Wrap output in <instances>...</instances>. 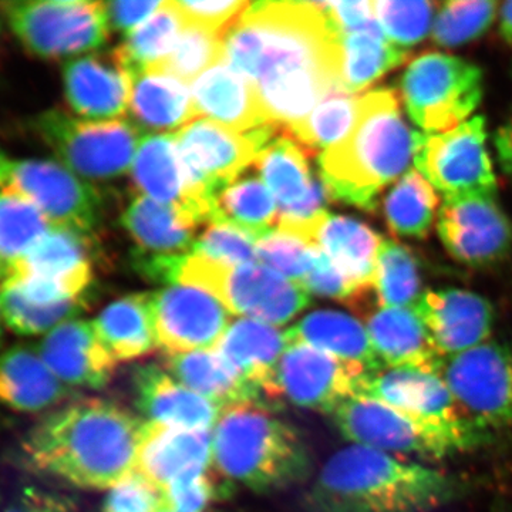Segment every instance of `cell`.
<instances>
[{
	"instance_id": "cell-34",
	"label": "cell",
	"mask_w": 512,
	"mask_h": 512,
	"mask_svg": "<svg viewBox=\"0 0 512 512\" xmlns=\"http://www.w3.org/2000/svg\"><path fill=\"white\" fill-rule=\"evenodd\" d=\"M130 110L137 127L148 130H181L198 119L187 84L163 70L134 77Z\"/></svg>"
},
{
	"instance_id": "cell-27",
	"label": "cell",
	"mask_w": 512,
	"mask_h": 512,
	"mask_svg": "<svg viewBox=\"0 0 512 512\" xmlns=\"http://www.w3.org/2000/svg\"><path fill=\"white\" fill-rule=\"evenodd\" d=\"M212 433L144 423L136 471L164 488L188 471L211 467Z\"/></svg>"
},
{
	"instance_id": "cell-3",
	"label": "cell",
	"mask_w": 512,
	"mask_h": 512,
	"mask_svg": "<svg viewBox=\"0 0 512 512\" xmlns=\"http://www.w3.org/2000/svg\"><path fill=\"white\" fill-rule=\"evenodd\" d=\"M464 490L454 474L352 444L323 464L306 505L309 512H429Z\"/></svg>"
},
{
	"instance_id": "cell-56",
	"label": "cell",
	"mask_w": 512,
	"mask_h": 512,
	"mask_svg": "<svg viewBox=\"0 0 512 512\" xmlns=\"http://www.w3.org/2000/svg\"><path fill=\"white\" fill-rule=\"evenodd\" d=\"M495 153L505 175L512 180V111L494 136Z\"/></svg>"
},
{
	"instance_id": "cell-25",
	"label": "cell",
	"mask_w": 512,
	"mask_h": 512,
	"mask_svg": "<svg viewBox=\"0 0 512 512\" xmlns=\"http://www.w3.org/2000/svg\"><path fill=\"white\" fill-rule=\"evenodd\" d=\"M197 117H207L237 133L269 126L254 84L227 63L215 64L192 84Z\"/></svg>"
},
{
	"instance_id": "cell-58",
	"label": "cell",
	"mask_w": 512,
	"mask_h": 512,
	"mask_svg": "<svg viewBox=\"0 0 512 512\" xmlns=\"http://www.w3.org/2000/svg\"><path fill=\"white\" fill-rule=\"evenodd\" d=\"M12 160L2 150H0V185L5 181L6 174H8L9 165Z\"/></svg>"
},
{
	"instance_id": "cell-42",
	"label": "cell",
	"mask_w": 512,
	"mask_h": 512,
	"mask_svg": "<svg viewBox=\"0 0 512 512\" xmlns=\"http://www.w3.org/2000/svg\"><path fill=\"white\" fill-rule=\"evenodd\" d=\"M357 101L359 97L353 94H330L305 120L286 131L308 153H325L348 137L355 124Z\"/></svg>"
},
{
	"instance_id": "cell-21",
	"label": "cell",
	"mask_w": 512,
	"mask_h": 512,
	"mask_svg": "<svg viewBox=\"0 0 512 512\" xmlns=\"http://www.w3.org/2000/svg\"><path fill=\"white\" fill-rule=\"evenodd\" d=\"M36 349L53 375L69 389H103L119 365L104 348L93 322L82 319L57 326Z\"/></svg>"
},
{
	"instance_id": "cell-18",
	"label": "cell",
	"mask_w": 512,
	"mask_h": 512,
	"mask_svg": "<svg viewBox=\"0 0 512 512\" xmlns=\"http://www.w3.org/2000/svg\"><path fill=\"white\" fill-rule=\"evenodd\" d=\"M362 367L322 350L291 343L278 366L281 400L301 409L332 414L346 400L359 394L365 377Z\"/></svg>"
},
{
	"instance_id": "cell-49",
	"label": "cell",
	"mask_w": 512,
	"mask_h": 512,
	"mask_svg": "<svg viewBox=\"0 0 512 512\" xmlns=\"http://www.w3.org/2000/svg\"><path fill=\"white\" fill-rule=\"evenodd\" d=\"M258 241L252 235L231 225L211 224L197 238L192 254L204 256L218 264L237 266L251 264L256 258Z\"/></svg>"
},
{
	"instance_id": "cell-14",
	"label": "cell",
	"mask_w": 512,
	"mask_h": 512,
	"mask_svg": "<svg viewBox=\"0 0 512 512\" xmlns=\"http://www.w3.org/2000/svg\"><path fill=\"white\" fill-rule=\"evenodd\" d=\"M86 239L70 229L53 228L28 254L5 269L3 284L42 305L84 298L92 285Z\"/></svg>"
},
{
	"instance_id": "cell-41",
	"label": "cell",
	"mask_w": 512,
	"mask_h": 512,
	"mask_svg": "<svg viewBox=\"0 0 512 512\" xmlns=\"http://www.w3.org/2000/svg\"><path fill=\"white\" fill-rule=\"evenodd\" d=\"M53 228L32 202L0 187V262L5 269L28 254Z\"/></svg>"
},
{
	"instance_id": "cell-61",
	"label": "cell",
	"mask_w": 512,
	"mask_h": 512,
	"mask_svg": "<svg viewBox=\"0 0 512 512\" xmlns=\"http://www.w3.org/2000/svg\"><path fill=\"white\" fill-rule=\"evenodd\" d=\"M0 512H2V505H0Z\"/></svg>"
},
{
	"instance_id": "cell-59",
	"label": "cell",
	"mask_w": 512,
	"mask_h": 512,
	"mask_svg": "<svg viewBox=\"0 0 512 512\" xmlns=\"http://www.w3.org/2000/svg\"><path fill=\"white\" fill-rule=\"evenodd\" d=\"M3 278H5V266L0 262V284H2Z\"/></svg>"
},
{
	"instance_id": "cell-13",
	"label": "cell",
	"mask_w": 512,
	"mask_h": 512,
	"mask_svg": "<svg viewBox=\"0 0 512 512\" xmlns=\"http://www.w3.org/2000/svg\"><path fill=\"white\" fill-rule=\"evenodd\" d=\"M441 376L464 419L476 429L512 427V352L488 342L447 357Z\"/></svg>"
},
{
	"instance_id": "cell-55",
	"label": "cell",
	"mask_w": 512,
	"mask_h": 512,
	"mask_svg": "<svg viewBox=\"0 0 512 512\" xmlns=\"http://www.w3.org/2000/svg\"><path fill=\"white\" fill-rule=\"evenodd\" d=\"M330 22L339 33L353 32L375 22L373 2H323Z\"/></svg>"
},
{
	"instance_id": "cell-8",
	"label": "cell",
	"mask_w": 512,
	"mask_h": 512,
	"mask_svg": "<svg viewBox=\"0 0 512 512\" xmlns=\"http://www.w3.org/2000/svg\"><path fill=\"white\" fill-rule=\"evenodd\" d=\"M16 39L45 60L77 59L109 39L106 3L89 0H18L0 5Z\"/></svg>"
},
{
	"instance_id": "cell-43",
	"label": "cell",
	"mask_w": 512,
	"mask_h": 512,
	"mask_svg": "<svg viewBox=\"0 0 512 512\" xmlns=\"http://www.w3.org/2000/svg\"><path fill=\"white\" fill-rule=\"evenodd\" d=\"M84 298L53 305L26 299L8 284H0V312L3 323L20 336L47 335L64 322L79 318L87 309Z\"/></svg>"
},
{
	"instance_id": "cell-40",
	"label": "cell",
	"mask_w": 512,
	"mask_h": 512,
	"mask_svg": "<svg viewBox=\"0 0 512 512\" xmlns=\"http://www.w3.org/2000/svg\"><path fill=\"white\" fill-rule=\"evenodd\" d=\"M373 293L379 308H413L423 295L416 258L400 242L383 239Z\"/></svg>"
},
{
	"instance_id": "cell-1",
	"label": "cell",
	"mask_w": 512,
	"mask_h": 512,
	"mask_svg": "<svg viewBox=\"0 0 512 512\" xmlns=\"http://www.w3.org/2000/svg\"><path fill=\"white\" fill-rule=\"evenodd\" d=\"M340 33L323 2H256L222 33L224 62L254 84L266 120L292 128L339 87Z\"/></svg>"
},
{
	"instance_id": "cell-6",
	"label": "cell",
	"mask_w": 512,
	"mask_h": 512,
	"mask_svg": "<svg viewBox=\"0 0 512 512\" xmlns=\"http://www.w3.org/2000/svg\"><path fill=\"white\" fill-rule=\"evenodd\" d=\"M177 282L217 298L228 312L272 326L285 325L311 302V293L266 265L228 266L188 255Z\"/></svg>"
},
{
	"instance_id": "cell-39",
	"label": "cell",
	"mask_w": 512,
	"mask_h": 512,
	"mask_svg": "<svg viewBox=\"0 0 512 512\" xmlns=\"http://www.w3.org/2000/svg\"><path fill=\"white\" fill-rule=\"evenodd\" d=\"M440 208L439 192L417 170L399 178L384 200L387 225L403 238H426Z\"/></svg>"
},
{
	"instance_id": "cell-10",
	"label": "cell",
	"mask_w": 512,
	"mask_h": 512,
	"mask_svg": "<svg viewBox=\"0 0 512 512\" xmlns=\"http://www.w3.org/2000/svg\"><path fill=\"white\" fill-rule=\"evenodd\" d=\"M340 434L356 446L389 454L443 458L481 443L480 431H450L420 423L387 404L355 396L332 413Z\"/></svg>"
},
{
	"instance_id": "cell-54",
	"label": "cell",
	"mask_w": 512,
	"mask_h": 512,
	"mask_svg": "<svg viewBox=\"0 0 512 512\" xmlns=\"http://www.w3.org/2000/svg\"><path fill=\"white\" fill-rule=\"evenodd\" d=\"M164 2H121L106 3L107 16L111 28L119 30L121 33L130 35L138 26L143 25L144 20L151 18L158 9L163 6Z\"/></svg>"
},
{
	"instance_id": "cell-11",
	"label": "cell",
	"mask_w": 512,
	"mask_h": 512,
	"mask_svg": "<svg viewBox=\"0 0 512 512\" xmlns=\"http://www.w3.org/2000/svg\"><path fill=\"white\" fill-rule=\"evenodd\" d=\"M33 127L57 160L86 181L126 174L140 140V128L126 121L77 119L60 110L39 114Z\"/></svg>"
},
{
	"instance_id": "cell-51",
	"label": "cell",
	"mask_w": 512,
	"mask_h": 512,
	"mask_svg": "<svg viewBox=\"0 0 512 512\" xmlns=\"http://www.w3.org/2000/svg\"><path fill=\"white\" fill-rule=\"evenodd\" d=\"M302 285L311 295L315 293V295L336 299L348 305H359L367 295H370L353 284L322 251L319 252L312 271L306 276Z\"/></svg>"
},
{
	"instance_id": "cell-4",
	"label": "cell",
	"mask_w": 512,
	"mask_h": 512,
	"mask_svg": "<svg viewBox=\"0 0 512 512\" xmlns=\"http://www.w3.org/2000/svg\"><path fill=\"white\" fill-rule=\"evenodd\" d=\"M416 137L393 90L360 96L348 137L319 156L320 178L329 197L375 210L384 188L410 171Z\"/></svg>"
},
{
	"instance_id": "cell-37",
	"label": "cell",
	"mask_w": 512,
	"mask_h": 512,
	"mask_svg": "<svg viewBox=\"0 0 512 512\" xmlns=\"http://www.w3.org/2000/svg\"><path fill=\"white\" fill-rule=\"evenodd\" d=\"M279 208L269 188L256 175L254 165L217 195L212 205V224L231 225L261 241L275 231Z\"/></svg>"
},
{
	"instance_id": "cell-30",
	"label": "cell",
	"mask_w": 512,
	"mask_h": 512,
	"mask_svg": "<svg viewBox=\"0 0 512 512\" xmlns=\"http://www.w3.org/2000/svg\"><path fill=\"white\" fill-rule=\"evenodd\" d=\"M163 367L178 382L222 410L235 404L264 403L258 390L217 349L167 356Z\"/></svg>"
},
{
	"instance_id": "cell-60",
	"label": "cell",
	"mask_w": 512,
	"mask_h": 512,
	"mask_svg": "<svg viewBox=\"0 0 512 512\" xmlns=\"http://www.w3.org/2000/svg\"><path fill=\"white\" fill-rule=\"evenodd\" d=\"M2 323H3V319H2V312H0V339H2Z\"/></svg>"
},
{
	"instance_id": "cell-33",
	"label": "cell",
	"mask_w": 512,
	"mask_h": 512,
	"mask_svg": "<svg viewBox=\"0 0 512 512\" xmlns=\"http://www.w3.org/2000/svg\"><path fill=\"white\" fill-rule=\"evenodd\" d=\"M313 244L363 292L373 293L377 258L383 239L352 218L330 215L320 224Z\"/></svg>"
},
{
	"instance_id": "cell-29",
	"label": "cell",
	"mask_w": 512,
	"mask_h": 512,
	"mask_svg": "<svg viewBox=\"0 0 512 512\" xmlns=\"http://www.w3.org/2000/svg\"><path fill=\"white\" fill-rule=\"evenodd\" d=\"M291 343H303L339 357L365 369L367 373L382 370V362L373 349L366 326L353 316L338 311L309 313L286 330Z\"/></svg>"
},
{
	"instance_id": "cell-48",
	"label": "cell",
	"mask_w": 512,
	"mask_h": 512,
	"mask_svg": "<svg viewBox=\"0 0 512 512\" xmlns=\"http://www.w3.org/2000/svg\"><path fill=\"white\" fill-rule=\"evenodd\" d=\"M320 249L301 238L274 231L256 244V258L275 272L302 284L312 271Z\"/></svg>"
},
{
	"instance_id": "cell-36",
	"label": "cell",
	"mask_w": 512,
	"mask_h": 512,
	"mask_svg": "<svg viewBox=\"0 0 512 512\" xmlns=\"http://www.w3.org/2000/svg\"><path fill=\"white\" fill-rule=\"evenodd\" d=\"M406 57V50L390 43L377 26L376 20L366 28L340 33V92H363L384 74L399 67Z\"/></svg>"
},
{
	"instance_id": "cell-38",
	"label": "cell",
	"mask_w": 512,
	"mask_h": 512,
	"mask_svg": "<svg viewBox=\"0 0 512 512\" xmlns=\"http://www.w3.org/2000/svg\"><path fill=\"white\" fill-rule=\"evenodd\" d=\"M187 26L177 2L163 6L143 25L126 36L114 53L119 57L131 79L163 63L173 52L175 43Z\"/></svg>"
},
{
	"instance_id": "cell-22",
	"label": "cell",
	"mask_w": 512,
	"mask_h": 512,
	"mask_svg": "<svg viewBox=\"0 0 512 512\" xmlns=\"http://www.w3.org/2000/svg\"><path fill=\"white\" fill-rule=\"evenodd\" d=\"M63 84L80 119L113 121L130 110L133 79L114 52L69 60L63 67Z\"/></svg>"
},
{
	"instance_id": "cell-28",
	"label": "cell",
	"mask_w": 512,
	"mask_h": 512,
	"mask_svg": "<svg viewBox=\"0 0 512 512\" xmlns=\"http://www.w3.org/2000/svg\"><path fill=\"white\" fill-rule=\"evenodd\" d=\"M37 349L16 345L0 353V403L18 413L53 410L72 396Z\"/></svg>"
},
{
	"instance_id": "cell-17",
	"label": "cell",
	"mask_w": 512,
	"mask_h": 512,
	"mask_svg": "<svg viewBox=\"0 0 512 512\" xmlns=\"http://www.w3.org/2000/svg\"><path fill=\"white\" fill-rule=\"evenodd\" d=\"M437 231L448 254L473 268L500 264L512 251V222L495 195L444 198Z\"/></svg>"
},
{
	"instance_id": "cell-50",
	"label": "cell",
	"mask_w": 512,
	"mask_h": 512,
	"mask_svg": "<svg viewBox=\"0 0 512 512\" xmlns=\"http://www.w3.org/2000/svg\"><path fill=\"white\" fill-rule=\"evenodd\" d=\"M101 512H165L163 488L136 471L110 488Z\"/></svg>"
},
{
	"instance_id": "cell-46",
	"label": "cell",
	"mask_w": 512,
	"mask_h": 512,
	"mask_svg": "<svg viewBox=\"0 0 512 512\" xmlns=\"http://www.w3.org/2000/svg\"><path fill=\"white\" fill-rule=\"evenodd\" d=\"M222 62H224L222 35L187 23L170 56L150 70H163L188 84L192 80H197L208 67L211 69L215 64Z\"/></svg>"
},
{
	"instance_id": "cell-32",
	"label": "cell",
	"mask_w": 512,
	"mask_h": 512,
	"mask_svg": "<svg viewBox=\"0 0 512 512\" xmlns=\"http://www.w3.org/2000/svg\"><path fill=\"white\" fill-rule=\"evenodd\" d=\"M124 228L141 251L157 255H191L194 251L195 231L202 222L190 212L160 204L137 195L121 217Z\"/></svg>"
},
{
	"instance_id": "cell-57",
	"label": "cell",
	"mask_w": 512,
	"mask_h": 512,
	"mask_svg": "<svg viewBox=\"0 0 512 512\" xmlns=\"http://www.w3.org/2000/svg\"><path fill=\"white\" fill-rule=\"evenodd\" d=\"M501 35L512 45V2H505L500 10Z\"/></svg>"
},
{
	"instance_id": "cell-20",
	"label": "cell",
	"mask_w": 512,
	"mask_h": 512,
	"mask_svg": "<svg viewBox=\"0 0 512 512\" xmlns=\"http://www.w3.org/2000/svg\"><path fill=\"white\" fill-rule=\"evenodd\" d=\"M413 308L443 359L483 345L493 333V306L474 292L427 291Z\"/></svg>"
},
{
	"instance_id": "cell-52",
	"label": "cell",
	"mask_w": 512,
	"mask_h": 512,
	"mask_svg": "<svg viewBox=\"0 0 512 512\" xmlns=\"http://www.w3.org/2000/svg\"><path fill=\"white\" fill-rule=\"evenodd\" d=\"M188 25L200 26L211 32L222 33L234 25L251 3L245 0H224V2H177Z\"/></svg>"
},
{
	"instance_id": "cell-35",
	"label": "cell",
	"mask_w": 512,
	"mask_h": 512,
	"mask_svg": "<svg viewBox=\"0 0 512 512\" xmlns=\"http://www.w3.org/2000/svg\"><path fill=\"white\" fill-rule=\"evenodd\" d=\"M93 325L104 348L117 363L141 359L158 349L150 293H134L117 299L101 311Z\"/></svg>"
},
{
	"instance_id": "cell-16",
	"label": "cell",
	"mask_w": 512,
	"mask_h": 512,
	"mask_svg": "<svg viewBox=\"0 0 512 512\" xmlns=\"http://www.w3.org/2000/svg\"><path fill=\"white\" fill-rule=\"evenodd\" d=\"M150 311L157 348L167 356L217 349L231 325L227 308L194 286L150 293Z\"/></svg>"
},
{
	"instance_id": "cell-53",
	"label": "cell",
	"mask_w": 512,
	"mask_h": 512,
	"mask_svg": "<svg viewBox=\"0 0 512 512\" xmlns=\"http://www.w3.org/2000/svg\"><path fill=\"white\" fill-rule=\"evenodd\" d=\"M76 507L67 495L45 490V488L23 487L13 495L8 504L3 505L2 512H74Z\"/></svg>"
},
{
	"instance_id": "cell-31",
	"label": "cell",
	"mask_w": 512,
	"mask_h": 512,
	"mask_svg": "<svg viewBox=\"0 0 512 512\" xmlns=\"http://www.w3.org/2000/svg\"><path fill=\"white\" fill-rule=\"evenodd\" d=\"M131 178L140 194L160 204L190 212L202 222L191 207L187 177L175 136L150 134L144 137L131 165Z\"/></svg>"
},
{
	"instance_id": "cell-19",
	"label": "cell",
	"mask_w": 512,
	"mask_h": 512,
	"mask_svg": "<svg viewBox=\"0 0 512 512\" xmlns=\"http://www.w3.org/2000/svg\"><path fill=\"white\" fill-rule=\"evenodd\" d=\"M357 396L387 404L420 423L450 431H484L464 419L453 393L439 373L386 369L370 373Z\"/></svg>"
},
{
	"instance_id": "cell-2",
	"label": "cell",
	"mask_w": 512,
	"mask_h": 512,
	"mask_svg": "<svg viewBox=\"0 0 512 512\" xmlns=\"http://www.w3.org/2000/svg\"><path fill=\"white\" fill-rule=\"evenodd\" d=\"M144 423L110 400H73L37 421L16 456L37 476L82 490H110L136 473Z\"/></svg>"
},
{
	"instance_id": "cell-9",
	"label": "cell",
	"mask_w": 512,
	"mask_h": 512,
	"mask_svg": "<svg viewBox=\"0 0 512 512\" xmlns=\"http://www.w3.org/2000/svg\"><path fill=\"white\" fill-rule=\"evenodd\" d=\"M484 77L476 64L427 52L406 67L400 99L423 133H441L466 123L483 100Z\"/></svg>"
},
{
	"instance_id": "cell-24",
	"label": "cell",
	"mask_w": 512,
	"mask_h": 512,
	"mask_svg": "<svg viewBox=\"0 0 512 512\" xmlns=\"http://www.w3.org/2000/svg\"><path fill=\"white\" fill-rule=\"evenodd\" d=\"M288 346L286 332L268 323L242 318L229 325L217 350L258 390L264 402H279L276 375Z\"/></svg>"
},
{
	"instance_id": "cell-5",
	"label": "cell",
	"mask_w": 512,
	"mask_h": 512,
	"mask_svg": "<svg viewBox=\"0 0 512 512\" xmlns=\"http://www.w3.org/2000/svg\"><path fill=\"white\" fill-rule=\"evenodd\" d=\"M211 468L228 483L268 494L301 483L312 461L291 424L265 403L247 402L222 410L212 431Z\"/></svg>"
},
{
	"instance_id": "cell-12",
	"label": "cell",
	"mask_w": 512,
	"mask_h": 512,
	"mask_svg": "<svg viewBox=\"0 0 512 512\" xmlns=\"http://www.w3.org/2000/svg\"><path fill=\"white\" fill-rule=\"evenodd\" d=\"M413 163L444 198L497 194L484 117L441 133H417Z\"/></svg>"
},
{
	"instance_id": "cell-45",
	"label": "cell",
	"mask_w": 512,
	"mask_h": 512,
	"mask_svg": "<svg viewBox=\"0 0 512 512\" xmlns=\"http://www.w3.org/2000/svg\"><path fill=\"white\" fill-rule=\"evenodd\" d=\"M498 3L493 0H453L440 5L431 37L443 47H460L483 36L493 25Z\"/></svg>"
},
{
	"instance_id": "cell-7",
	"label": "cell",
	"mask_w": 512,
	"mask_h": 512,
	"mask_svg": "<svg viewBox=\"0 0 512 512\" xmlns=\"http://www.w3.org/2000/svg\"><path fill=\"white\" fill-rule=\"evenodd\" d=\"M278 130L279 126L269 124L252 133H237L215 121L200 119L174 134L191 207L202 222L210 221L217 195L254 164L259 151Z\"/></svg>"
},
{
	"instance_id": "cell-23",
	"label": "cell",
	"mask_w": 512,
	"mask_h": 512,
	"mask_svg": "<svg viewBox=\"0 0 512 512\" xmlns=\"http://www.w3.org/2000/svg\"><path fill=\"white\" fill-rule=\"evenodd\" d=\"M138 412L148 423L175 429L211 431L222 409L178 382L163 366H138L133 375Z\"/></svg>"
},
{
	"instance_id": "cell-26",
	"label": "cell",
	"mask_w": 512,
	"mask_h": 512,
	"mask_svg": "<svg viewBox=\"0 0 512 512\" xmlns=\"http://www.w3.org/2000/svg\"><path fill=\"white\" fill-rule=\"evenodd\" d=\"M373 349L387 369L441 373L444 359L434 348L414 308H379L367 319Z\"/></svg>"
},
{
	"instance_id": "cell-47",
	"label": "cell",
	"mask_w": 512,
	"mask_h": 512,
	"mask_svg": "<svg viewBox=\"0 0 512 512\" xmlns=\"http://www.w3.org/2000/svg\"><path fill=\"white\" fill-rule=\"evenodd\" d=\"M211 467L188 471L165 485V512H208L212 504L225 500L234 490V484L218 480Z\"/></svg>"
},
{
	"instance_id": "cell-15",
	"label": "cell",
	"mask_w": 512,
	"mask_h": 512,
	"mask_svg": "<svg viewBox=\"0 0 512 512\" xmlns=\"http://www.w3.org/2000/svg\"><path fill=\"white\" fill-rule=\"evenodd\" d=\"M0 187L32 202L55 228L87 237L101 217L100 191L60 161L12 160Z\"/></svg>"
},
{
	"instance_id": "cell-44",
	"label": "cell",
	"mask_w": 512,
	"mask_h": 512,
	"mask_svg": "<svg viewBox=\"0 0 512 512\" xmlns=\"http://www.w3.org/2000/svg\"><path fill=\"white\" fill-rule=\"evenodd\" d=\"M439 8L427 0H377L373 15L386 39L407 52L431 33Z\"/></svg>"
}]
</instances>
